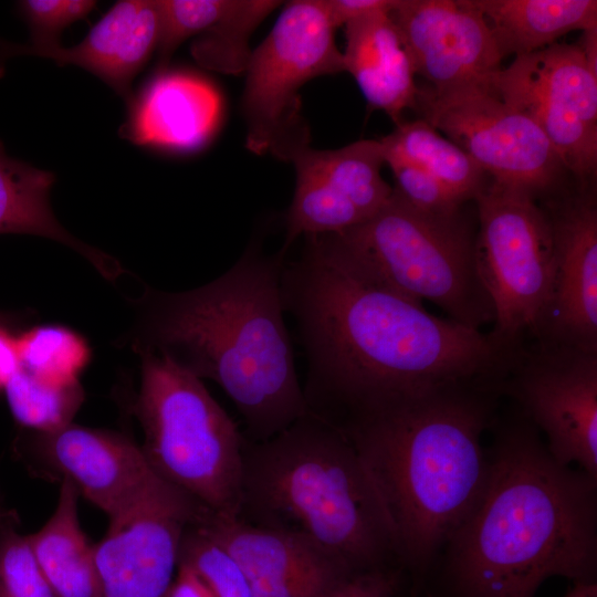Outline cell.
<instances>
[{
	"label": "cell",
	"instance_id": "obj_1",
	"mask_svg": "<svg viewBox=\"0 0 597 597\" xmlns=\"http://www.w3.org/2000/svg\"><path fill=\"white\" fill-rule=\"evenodd\" d=\"M284 311L307 359L308 412L325 421L450 385L503 380L513 355L490 334L438 317L377 283L323 234L285 256Z\"/></svg>",
	"mask_w": 597,
	"mask_h": 597
},
{
	"label": "cell",
	"instance_id": "obj_30",
	"mask_svg": "<svg viewBox=\"0 0 597 597\" xmlns=\"http://www.w3.org/2000/svg\"><path fill=\"white\" fill-rule=\"evenodd\" d=\"M196 524L181 538L178 564L193 570L216 597H252L251 584L238 562Z\"/></svg>",
	"mask_w": 597,
	"mask_h": 597
},
{
	"label": "cell",
	"instance_id": "obj_13",
	"mask_svg": "<svg viewBox=\"0 0 597 597\" xmlns=\"http://www.w3.org/2000/svg\"><path fill=\"white\" fill-rule=\"evenodd\" d=\"M507 391L552 458L597 478V352L537 341L511 365Z\"/></svg>",
	"mask_w": 597,
	"mask_h": 597
},
{
	"label": "cell",
	"instance_id": "obj_12",
	"mask_svg": "<svg viewBox=\"0 0 597 597\" xmlns=\"http://www.w3.org/2000/svg\"><path fill=\"white\" fill-rule=\"evenodd\" d=\"M208 511L155 473L94 544L100 597H169L181 538Z\"/></svg>",
	"mask_w": 597,
	"mask_h": 597
},
{
	"label": "cell",
	"instance_id": "obj_26",
	"mask_svg": "<svg viewBox=\"0 0 597 597\" xmlns=\"http://www.w3.org/2000/svg\"><path fill=\"white\" fill-rule=\"evenodd\" d=\"M280 6L275 0H232L227 12L191 44L193 59L216 72H244L252 53L251 34Z\"/></svg>",
	"mask_w": 597,
	"mask_h": 597
},
{
	"label": "cell",
	"instance_id": "obj_38",
	"mask_svg": "<svg viewBox=\"0 0 597 597\" xmlns=\"http://www.w3.org/2000/svg\"><path fill=\"white\" fill-rule=\"evenodd\" d=\"M576 44L582 51L588 69L597 76V28L583 31Z\"/></svg>",
	"mask_w": 597,
	"mask_h": 597
},
{
	"label": "cell",
	"instance_id": "obj_4",
	"mask_svg": "<svg viewBox=\"0 0 597 597\" xmlns=\"http://www.w3.org/2000/svg\"><path fill=\"white\" fill-rule=\"evenodd\" d=\"M499 389L496 380L450 385L328 422L359 457L401 565L426 569L479 500L490 467L482 437Z\"/></svg>",
	"mask_w": 597,
	"mask_h": 597
},
{
	"label": "cell",
	"instance_id": "obj_28",
	"mask_svg": "<svg viewBox=\"0 0 597 597\" xmlns=\"http://www.w3.org/2000/svg\"><path fill=\"white\" fill-rule=\"evenodd\" d=\"M20 368L55 385L78 383L90 360L84 338L61 325H41L17 337Z\"/></svg>",
	"mask_w": 597,
	"mask_h": 597
},
{
	"label": "cell",
	"instance_id": "obj_25",
	"mask_svg": "<svg viewBox=\"0 0 597 597\" xmlns=\"http://www.w3.org/2000/svg\"><path fill=\"white\" fill-rule=\"evenodd\" d=\"M383 146L422 167L462 203L484 189V171L458 145L423 119L401 121L380 139Z\"/></svg>",
	"mask_w": 597,
	"mask_h": 597
},
{
	"label": "cell",
	"instance_id": "obj_33",
	"mask_svg": "<svg viewBox=\"0 0 597 597\" xmlns=\"http://www.w3.org/2000/svg\"><path fill=\"white\" fill-rule=\"evenodd\" d=\"M92 0H23L17 7L30 29L28 44L60 42L61 32L70 24L86 18L96 7Z\"/></svg>",
	"mask_w": 597,
	"mask_h": 597
},
{
	"label": "cell",
	"instance_id": "obj_37",
	"mask_svg": "<svg viewBox=\"0 0 597 597\" xmlns=\"http://www.w3.org/2000/svg\"><path fill=\"white\" fill-rule=\"evenodd\" d=\"M169 597H216L203 580L189 567L178 564Z\"/></svg>",
	"mask_w": 597,
	"mask_h": 597
},
{
	"label": "cell",
	"instance_id": "obj_22",
	"mask_svg": "<svg viewBox=\"0 0 597 597\" xmlns=\"http://www.w3.org/2000/svg\"><path fill=\"white\" fill-rule=\"evenodd\" d=\"M53 172L9 156L0 139V234L45 237L75 250L107 280L123 272L118 261L70 233L54 216L50 191Z\"/></svg>",
	"mask_w": 597,
	"mask_h": 597
},
{
	"label": "cell",
	"instance_id": "obj_18",
	"mask_svg": "<svg viewBox=\"0 0 597 597\" xmlns=\"http://www.w3.org/2000/svg\"><path fill=\"white\" fill-rule=\"evenodd\" d=\"M159 29L157 0L117 1L81 42L70 48L60 42L31 45L0 39V76L8 59L36 55L59 66L72 64L88 71L128 104L135 76L157 50Z\"/></svg>",
	"mask_w": 597,
	"mask_h": 597
},
{
	"label": "cell",
	"instance_id": "obj_24",
	"mask_svg": "<svg viewBox=\"0 0 597 597\" xmlns=\"http://www.w3.org/2000/svg\"><path fill=\"white\" fill-rule=\"evenodd\" d=\"M78 496L75 486L62 480L53 514L38 532L28 535L56 597H100L95 547L80 524Z\"/></svg>",
	"mask_w": 597,
	"mask_h": 597
},
{
	"label": "cell",
	"instance_id": "obj_27",
	"mask_svg": "<svg viewBox=\"0 0 597 597\" xmlns=\"http://www.w3.org/2000/svg\"><path fill=\"white\" fill-rule=\"evenodd\" d=\"M3 390L14 420L38 433H50L72 423L84 400L80 383L50 384L20 367Z\"/></svg>",
	"mask_w": 597,
	"mask_h": 597
},
{
	"label": "cell",
	"instance_id": "obj_29",
	"mask_svg": "<svg viewBox=\"0 0 597 597\" xmlns=\"http://www.w3.org/2000/svg\"><path fill=\"white\" fill-rule=\"evenodd\" d=\"M19 528L17 513L0 507V597H56Z\"/></svg>",
	"mask_w": 597,
	"mask_h": 597
},
{
	"label": "cell",
	"instance_id": "obj_19",
	"mask_svg": "<svg viewBox=\"0 0 597 597\" xmlns=\"http://www.w3.org/2000/svg\"><path fill=\"white\" fill-rule=\"evenodd\" d=\"M221 113L222 101L211 83L165 70L133 95L119 135L138 146L191 151L212 137Z\"/></svg>",
	"mask_w": 597,
	"mask_h": 597
},
{
	"label": "cell",
	"instance_id": "obj_5",
	"mask_svg": "<svg viewBox=\"0 0 597 597\" xmlns=\"http://www.w3.org/2000/svg\"><path fill=\"white\" fill-rule=\"evenodd\" d=\"M238 520L297 535L353 573L398 563L377 493L348 439L307 412L242 444Z\"/></svg>",
	"mask_w": 597,
	"mask_h": 597
},
{
	"label": "cell",
	"instance_id": "obj_3",
	"mask_svg": "<svg viewBox=\"0 0 597 597\" xmlns=\"http://www.w3.org/2000/svg\"><path fill=\"white\" fill-rule=\"evenodd\" d=\"M286 254L251 244L212 282L185 292L147 287L133 346L164 355L218 384L244 423L245 440H268L308 412L284 322Z\"/></svg>",
	"mask_w": 597,
	"mask_h": 597
},
{
	"label": "cell",
	"instance_id": "obj_17",
	"mask_svg": "<svg viewBox=\"0 0 597 597\" xmlns=\"http://www.w3.org/2000/svg\"><path fill=\"white\" fill-rule=\"evenodd\" d=\"M555 256L552 305L537 341L597 352V209L579 197L548 214Z\"/></svg>",
	"mask_w": 597,
	"mask_h": 597
},
{
	"label": "cell",
	"instance_id": "obj_16",
	"mask_svg": "<svg viewBox=\"0 0 597 597\" xmlns=\"http://www.w3.org/2000/svg\"><path fill=\"white\" fill-rule=\"evenodd\" d=\"M35 453L108 519L127 507L155 474L142 447L126 436L70 423L39 433Z\"/></svg>",
	"mask_w": 597,
	"mask_h": 597
},
{
	"label": "cell",
	"instance_id": "obj_11",
	"mask_svg": "<svg viewBox=\"0 0 597 597\" xmlns=\"http://www.w3.org/2000/svg\"><path fill=\"white\" fill-rule=\"evenodd\" d=\"M491 85L540 127L564 168L579 178L596 171L597 76L576 43L515 56Z\"/></svg>",
	"mask_w": 597,
	"mask_h": 597
},
{
	"label": "cell",
	"instance_id": "obj_15",
	"mask_svg": "<svg viewBox=\"0 0 597 597\" xmlns=\"http://www.w3.org/2000/svg\"><path fill=\"white\" fill-rule=\"evenodd\" d=\"M390 18L434 93L484 85L502 70L493 33L470 0H396Z\"/></svg>",
	"mask_w": 597,
	"mask_h": 597
},
{
	"label": "cell",
	"instance_id": "obj_8",
	"mask_svg": "<svg viewBox=\"0 0 597 597\" xmlns=\"http://www.w3.org/2000/svg\"><path fill=\"white\" fill-rule=\"evenodd\" d=\"M475 258L492 302L494 342L511 354L541 334L554 291V240L548 213L531 195L491 184L475 197Z\"/></svg>",
	"mask_w": 597,
	"mask_h": 597
},
{
	"label": "cell",
	"instance_id": "obj_7",
	"mask_svg": "<svg viewBox=\"0 0 597 597\" xmlns=\"http://www.w3.org/2000/svg\"><path fill=\"white\" fill-rule=\"evenodd\" d=\"M138 354L142 381L136 415L150 468L212 513L235 517L242 432L201 379L164 355Z\"/></svg>",
	"mask_w": 597,
	"mask_h": 597
},
{
	"label": "cell",
	"instance_id": "obj_10",
	"mask_svg": "<svg viewBox=\"0 0 597 597\" xmlns=\"http://www.w3.org/2000/svg\"><path fill=\"white\" fill-rule=\"evenodd\" d=\"M417 108L493 184L534 197L551 187L563 168L540 127L504 102L491 83L444 93L420 88Z\"/></svg>",
	"mask_w": 597,
	"mask_h": 597
},
{
	"label": "cell",
	"instance_id": "obj_9",
	"mask_svg": "<svg viewBox=\"0 0 597 597\" xmlns=\"http://www.w3.org/2000/svg\"><path fill=\"white\" fill-rule=\"evenodd\" d=\"M335 29L324 0L290 1L252 51L242 97L250 151L291 161L310 146L300 90L315 77L344 72Z\"/></svg>",
	"mask_w": 597,
	"mask_h": 597
},
{
	"label": "cell",
	"instance_id": "obj_14",
	"mask_svg": "<svg viewBox=\"0 0 597 597\" xmlns=\"http://www.w3.org/2000/svg\"><path fill=\"white\" fill-rule=\"evenodd\" d=\"M291 163L296 184L286 216L284 254L301 235L338 233L366 222L394 191L381 176L380 139H360L336 149L307 146Z\"/></svg>",
	"mask_w": 597,
	"mask_h": 597
},
{
	"label": "cell",
	"instance_id": "obj_2",
	"mask_svg": "<svg viewBox=\"0 0 597 597\" xmlns=\"http://www.w3.org/2000/svg\"><path fill=\"white\" fill-rule=\"evenodd\" d=\"M489 457L484 489L444 546L455 597H534L554 576L595 580L597 478L556 462L525 416Z\"/></svg>",
	"mask_w": 597,
	"mask_h": 597
},
{
	"label": "cell",
	"instance_id": "obj_31",
	"mask_svg": "<svg viewBox=\"0 0 597 597\" xmlns=\"http://www.w3.org/2000/svg\"><path fill=\"white\" fill-rule=\"evenodd\" d=\"M232 0H157L159 40L156 72L167 70L177 48L188 38L200 35L229 9Z\"/></svg>",
	"mask_w": 597,
	"mask_h": 597
},
{
	"label": "cell",
	"instance_id": "obj_6",
	"mask_svg": "<svg viewBox=\"0 0 597 597\" xmlns=\"http://www.w3.org/2000/svg\"><path fill=\"white\" fill-rule=\"evenodd\" d=\"M331 245L383 286L413 302L439 306L462 325L480 329L493 322L492 302L481 281L475 239L461 221L421 212L395 190L366 222L325 233Z\"/></svg>",
	"mask_w": 597,
	"mask_h": 597
},
{
	"label": "cell",
	"instance_id": "obj_39",
	"mask_svg": "<svg viewBox=\"0 0 597 597\" xmlns=\"http://www.w3.org/2000/svg\"><path fill=\"white\" fill-rule=\"evenodd\" d=\"M564 597H597V584L591 582H575L572 589Z\"/></svg>",
	"mask_w": 597,
	"mask_h": 597
},
{
	"label": "cell",
	"instance_id": "obj_36",
	"mask_svg": "<svg viewBox=\"0 0 597 597\" xmlns=\"http://www.w3.org/2000/svg\"><path fill=\"white\" fill-rule=\"evenodd\" d=\"M10 325L0 323V389H4L20 367L17 337L11 333Z\"/></svg>",
	"mask_w": 597,
	"mask_h": 597
},
{
	"label": "cell",
	"instance_id": "obj_20",
	"mask_svg": "<svg viewBox=\"0 0 597 597\" xmlns=\"http://www.w3.org/2000/svg\"><path fill=\"white\" fill-rule=\"evenodd\" d=\"M344 72L356 81L368 105L396 125L417 108L420 87L411 53L389 12L364 15L345 24Z\"/></svg>",
	"mask_w": 597,
	"mask_h": 597
},
{
	"label": "cell",
	"instance_id": "obj_34",
	"mask_svg": "<svg viewBox=\"0 0 597 597\" xmlns=\"http://www.w3.org/2000/svg\"><path fill=\"white\" fill-rule=\"evenodd\" d=\"M399 586L396 567H379L352 575L327 597H397Z\"/></svg>",
	"mask_w": 597,
	"mask_h": 597
},
{
	"label": "cell",
	"instance_id": "obj_32",
	"mask_svg": "<svg viewBox=\"0 0 597 597\" xmlns=\"http://www.w3.org/2000/svg\"><path fill=\"white\" fill-rule=\"evenodd\" d=\"M384 158L396 180L394 190L411 207L433 216L459 213L462 202L422 167L385 147Z\"/></svg>",
	"mask_w": 597,
	"mask_h": 597
},
{
	"label": "cell",
	"instance_id": "obj_21",
	"mask_svg": "<svg viewBox=\"0 0 597 597\" xmlns=\"http://www.w3.org/2000/svg\"><path fill=\"white\" fill-rule=\"evenodd\" d=\"M196 526L238 562L250 584L356 574L307 540L234 516L209 511Z\"/></svg>",
	"mask_w": 597,
	"mask_h": 597
},
{
	"label": "cell",
	"instance_id": "obj_35",
	"mask_svg": "<svg viewBox=\"0 0 597 597\" xmlns=\"http://www.w3.org/2000/svg\"><path fill=\"white\" fill-rule=\"evenodd\" d=\"M396 0H324L335 28L348 21L377 12H390Z\"/></svg>",
	"mask_w": 597,
	"mask_h": 597
},
{
	"label": "cell",
	"instance_id": "obj_23",
	"mask_svg": "<svg viewBox=\"0 0 597 597\" xmlns=\"http://www.w3.org/2000/svg\"><path fill=\"white\" fill-rule=\"evenodd\" d=\"M486 20L503 59L549 46L572 31L597 28L596 0H470Z\"/></svg>",
	"mask_w": 597,
	"mask_h": 597
}]
</instances>
